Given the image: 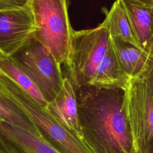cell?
Returning a JSON list of instances; mask_svg holds the SVG:
<instances>
[{
  "label": "cell",
  "mask_w": 153,
  "mask_h": 153,
  "mask_svg": "<svg viewBox=\"0 0 153 153\" xmlns=\"http://www.w3.org/2000/svg\"><path fill=\"white\" fill-rule=\"evenodd\" d=\"M75 90L82 140L93 153H135L124 90L92 85Z\"/></svg>",
  "instance_id": "6da1fadb"
},
{
  "label": "cell",
  "mask_w": 153,
  "mask_h": 153,
  "mask_svg": "<svg viewBox=\"0 0 153 153\" xmlns=\"http://www.w3.org/2000/svg\"><path fill=\"white\" fill-rule=\"evenodd\" d=\"M35 22L33 38L65 65L69 60L72 29L68 8L69 0H29Z\"/></svg>",
  "instance_id": "7a4b0ae2"
},
{
  "label": "cell",
  "mask_w": 153,
  "mask_h": 153,
  "mask_svg": "<svg viewBox=\"0 0 153 153\" xmlns=\"http://www.w3.org/2000/svg\"><path fill=\"white\" fill-rule=\"evenodd\" d=\"M112 46L123 69L130 78H139L146 67L147 53L129 42L111 38Z\"/></svg>",
  "instance_id": "8fae6325"
},
{
  "label": "cell",
  "mask_w": 153,
  "mask_h": 153,
  "mask_svg": "<svg viewBox=\"0 0 153 153\" xmlns=\"http://www.w3.org/2000/svg\"><path fill=\"white\" fill-rule=\"evenodd\" d=\"M2 121V119H1V118H0V123H1V121Z\"/></svg>",
  "instance_id": "d6986e66"
},
{
  "label": "cell",
  "mask_w": 153,
  "mask_h": 153,
  "mask_svg": "<svg viewBox=\"0 0 153 153\" xmlns=\"http://www.w3.org/2000/svg\"><path fill=\"white\" fill-rule=\"evenodd\" d=\"M0 74L16 82L30 94L42 107L46 108L47 102L45 100L36 86L11 56L0 53Z\"/></svg>",
  "instance_id": "4fadbf2b"
},
{
  "label": "cell",
  "mask_w": 153,
  "mask_h": 153,
  "mask_svg": "<svg viewBox=\"0 0 153 153\" xmlns=\"http://www.w3.org/2000/svg\"><path fill=\"white\" fill-rule=\"evenodd\" d=\"M45 109L59 124L82 140L75 90L67 78L64 77L62 89Z\"/></svg>",
  "instance_id": "52a82bcc"
},
{
  "label": "cell",
  "mask_w": 153,
  "mask_h": 153,
  "mask_svg": "<svg viewBox=\"0 0 153 153\" xmlns=\"http://www.w3.org/2000/svg\"><path fill=\"white\" fill-rule=\"evenodd\" d=\"M152 1H153V0H152Z\"/></svg>",
  "instance_id": "ffe728a7"
},
{
  "label": "cell",
  "mask_w": 153,
  "mask_h": 153,
  "mask_svg": "<svg viewBox=\"0 0 153 153\" xmlns=\"http://www.w3.org/2000/svg\"><path fill=\"white\" fill-rule=\"evenodd\" d=\"M35 22L29 3L0 11V53L11 56L33 36Z\"/></svg>",
  "instance_id": "8992f818"
},
{
  "label": "cell",
  "mask_w": 153,
  "mask_h": 153,
  "mask_svg": "<svg viewBox=\"0 0 153 153\" xmlns=\"http://www.w3.org/2000/svg\"><path fill=\"white\" fill-rule=\"evenodd\" d=\"M108 30L100 24L95 28L74 30L66 68L67 78L74 88L89 85L110 41Z\"/></svg>",
  "instance_id": "3957f363"
},
{
  "label": "cell",
  "mask_w": 153,
  "mask_h": 153,
  "mask_svg": "<svg viewBox=\"0 0 153 153\" xmlns=\"http://www.w3.org/2000/svg\"><path fill=\"white\" fill-rule=\"evenodd\" d=\"M148 55H149V59H153V36L151 41V44H150V46L148 51Z\"/></svg>",
  "instance_id": "ac0fdd59"
},
{
  "label": "cell",
  "mask_w": 153,
  "mask_h": 153,
  "mask_svg": "<svg viewBox=\"0 0 153 153\" xmlns=\"http://www.w3.org/2000/svg\"><path fill=\"white\" fill-rule=\"evenodd\" d=\"M139 78L146 81L153 96V59H149L146 67Z\"/></svg>",
  "instance_id": "9a60e30c"
},
{
  "label": "cell",
  "mask_w": 153,
  "mask_h": 153,
  "mask_svg": "<svg viewBox=\"0 0 153 153\" xmlns=\"http://www.w3.org/2000/svg\"><path fill=\"white\" fill-rule=\"evenodd\" d=\"M141 49L148 54L153 36V1L121 0Z\"/></svg>",
  "instance_id": "9c48e42d"
},
{
  "label": "cell",
  "mask_w": 153,
  "mask_h": 153,
  "mask_svg": "<svg viewBox=\"0 0 153 153\" xmlns=\"http://www.w3.org/2000/svg\"><path fill=\"white\" fill-rule=\"evenodd\" d=\"M130 80L118 62L110 38L105 54L89 85L124 90Z\"/></svg>",
  "instance_id": "30bf717a"
},
{
  "label": "cell",
  "mask_w": 153,
  "mask_h": 153,
  "mask_svg": "<svg viewBox=\"0 0 153 153\" xmlns=\"http://www.w3.org/2000/svg\"><path fill=\"white\" fill-rule=\"evenodd\" d=\"M124 91V109L134 151L143 153L153 139V96L140 78L130 79Z\"/></svg>",
  "instance_id": "5b68a950"
},
{
  "label": "cell",
  "mask_w": 153,
  "mask_h": 153,
  "mask_svg": "<svg viewBox=\"0 0 153 153\" xmlns=\"http://www.w3.org/2000/svg\"><path fill=\"white\" fill-rule=\"evenodd\" d=\"M0 118L7 123L24 130L40 137L39 134L31 121L17 109L9 106L0 97Z\"/></svg>",
  "instance_id": "5bb4252c"
},
{
  "label": "cell",
  "mask_w": 153,
  "mask_h": 153,
  "mask_svg": "<svg viewBox=\"0 0 153 153\" xmlns=\"http://www.w3.org/2000/svg\"><path fill=\"white\" fill-rule=\"evenodd\" d=\"M29 0H0V11L18 8L25 6Z\"/></svg>",
  "instance_id": "2e32d148"
},
{
  "label": "cell",
  "mask_w": 153,
  "mask_h": 153,
  "mask_svg": "<svg viewBox=\"0 0 153 153\" xmlns=\"http://www.w3.org/2000/svg\"><path fill=\"white\" fill-rule=\"evenodd\" d=\"M11 57L35 84L45 100L51 102L63 87L61 65L33 36Z\"/></svg>",
  "instance_id": "277c9868"
},
{
  "label": "cell",
  "mask_w": 153,
  "mask_h": 153,
  "mask_svg": "<svg viewBox=\"0 0 153 153\" xmlns=\"http://www.w3.org/2000/svg\"><path fill=\"white\" fill-rule=\"evenodd\" d=\"M105 13V18L100 25L108 30L111 38H118L141 48L121 0H116Z\"/></svg>",
  "instance_id": "7c38bea8"
},
{
  "label": "cell",
  "mask_w": 153,
  "mask_h": 153,
  "mask_svg": "<svg viewBox=\"0 0 153 153\" xmlns=\"http://www.w3.org/2000/svg\"><path fill=\"white\" fill-rule=\"evenodd\" d=\"M0 153H60L42 138L3 121L0 123Z\"/></svg>",
  "instance_id": "ba28073f"
},
{
  "label": "cell",
  "mask_w": 153,
  "mask_h": 153,
  "mask_svg": "<svg viewBox=\"0 0 153 153\" xmlns=\"http://www.w3.org/2000/svg\"><path fill=\"white\" fill-rule=\"evenodd\" d=\"M143 153H153V139L150 142Z\"/></svg>",
  "instance_id": "e0dca14e"
}]
</instances>
